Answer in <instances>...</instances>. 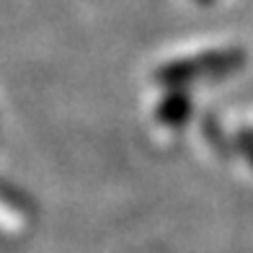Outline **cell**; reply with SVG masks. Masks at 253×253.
Returning <instances> with one entry per match:
<instances>
[{
  "instance_id": "obj_3",
  "label": "cell",
  "mask_w": 253,
  "mask_h": 253,
  "mask_svg": "<svg viewBox=\"0 0 253 253\" xmlns=\"http://www.w3.org/2000/svg\"><path fill=\"white\" fill-rule=\"evenodd\" d=\"M240 147H243L246 158L251 160V166H253V137L251 134H243V137H240Z\"/></svg>"
},
{
  "instance_id": "obj_2",
  "label": "cell",
  "mask_w": 253,
  "mask_h": 253,
  "mask_svg": "<svg viewBox=\"0 0 253 253\" xmlns=\"http://www.w3.org/2000/svg\"><path fill=\"white\" fill-rule=\"evenodd\" d=\"M189 114H191V101L186 93H168L163 103L158 106V119L166 124H173V126L186 122Z\"/></svg>"
},
{
  "instance_id": "obj_1",
  "label": "cell",
  "mask_w": 253,
  "mask_h": 253,
  "mask_svg": "<svg viewBox=\"0 0 253 253\" xmlns=\"http://www.w3.org/2000/svg\"><path fill=\"white\" fill-rule=\"evenodd\" d=\"M243 65H246L243 49H212L199 57H183V60H173L163 65L158 70V80L176 85V83H186V80H197V78L230 75L240 70Z\"/></svg>"
},
{
  "instance_id": "obj_4",
  "label": "cell",
  "mask_w": 253,
  "mask_h": 253,
  "mask_svg": "<svg viewBox=\"0 0 253 253\" xmlns=\"http://www.w3.org/2000/svg\"><path fill=\"white\" fill-rule=\"evenodd\" d=\"M199 3H212V0H199Z\"/></svg>"
}]
</instances>
